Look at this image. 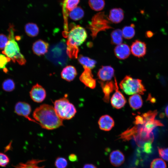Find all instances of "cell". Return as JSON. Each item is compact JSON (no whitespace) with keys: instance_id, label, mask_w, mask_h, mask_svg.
<instances>
[{"instance_id":"cell-1","label":"cell","mask_w":168,"mask_h":168,"mask_svg":"<svg viewBox=\"0 0 168 168\" xmlns=\"http://www.w3.org/2000/svg\"><path fill=\"white\" fill-rule=\"evenodd\" d=\"M34 119L41 127L53 130L63 125V120L57 114L54 106L43 104L36 108L33 113Z\"/></svg>"},{"instance_id":"cell-2","label":"cell","mask_w":168,"mask_h":168,"mask_svg":"<svg viewBox=\"0 0 168 168\" xmlns=\"http://www.w3.org/2000/svg\"><path fill=\"white\" fill-rule=\"evenodd\" d=\"M87 34L85 29L77 25L74 26L68 32L67 52L70 58H76L79 52L78 46L86 40Z\"/></svg>"},{"instance_id":"cell-3","label":"cell","mask_w":168,"mask_h":168,"mask_svg":"<svg viewBox=\"0 0 168 168\" xmlns=\"http://www.w3.org/2000/svg\"><path fill=\"white\" fill-rule=\"evenodd\" d=\"M8 31V40L2 53L10 58L13 62H17L20 65H24L26 60L24 56L21 53L19 45L15 40V29L12 25H9Z\"/></svg>"},{"instance_id":"cell-4","label":"cell","mask_w":168,"mask_h":168,"mask_svg":"<svg viewBox=\"0 0 168 168\" xmlns=\"http://www.w3.org/2000/svg\"><path fill=\"white\" fill-rule=\"evenodd\" d=\"M54 105L57 114L63 120L71 119L77 113L75 107L70 102L67 95L55 100Z\"/></svg>"},{"instance_id":"cell-5","label":"cell","mask_w":168,"mask_h":168,"mask_svg":"<svg viewBox=\"0 0 168 168\" xmlns=\"http://www.w3.org/2000/svg\"><path fill=\"white\" fill-rule=\"evenodd\" d=\"M120 88L128 95L139 94L143 95L146 91L142 81L138 79H134L127 75L119 84Z\"/></svg>"},{"instance_id":"cell-6","label":"cell","mask_w":168,"mask_h":168,"mask_svg":"<svg viewBox=\"0 0 168 168\" xmlns=\"http://www.w3.org/2000/svg\"><path fill=\"white\" fill-rule=\"evenodd\" d=\"M110 21L103 12H99L92 17L88 25V28L93 39L96 38L100 31L112 28L110 25Z\"/></svg>"},{"instance_id":"cell-7","label":"cell","mask_w":168,"mask_h":168,"mask_svg":"<svg viewBox=\"0 0 168 168\" xmlns=\"http://www.w3.org/2000/svg\"><path fill=\"white\" fill-rule=\"evenodd\" d=\"M31 111L30 105L25 102L19 101L16 103L14 107V111L17 114L24 117L29 121L38 124L34 119L30 117Z\"/></svg>"},{"instance_id":"cell-8","label":"cell","mask_w":168,"mask_h":168,"mask_svg":"<svg viewBox=\"0 0 168 168\" xmlns=\"http://www.w3.org/2000/svg\"><path fill=\"white\" fill-rule=\"evenodd\" d=\"M115 92L110 99L112 106L114 108L120 109L123 107L126 103V100L123 95L119 90L116 79L114 78Z\"/></svg>"},{"instance_id":"cell-9","label":"cell","mask_w":168,"mask_h":168,"mask_svg":"<svg viewBox=\"0 0 168 168\" xmlns=\"http://www.w3.org/2000/svg\"><path fill=\"white\" fill-rule=\"evenodd\" d=\"M31 99L34 102L40 103L45 99L46 96V90L38 83L34 85L30 91Z\"/></svg>"},{"instance_id":"cell-10","label":"cell","mask_w":168,"mask_h":168,"mask_svg":"<svg viewBox=\"0 0 168 168\" xmlns=\"http://www.w3.org/2000/svg\"><path fill=\"white\" fill-rule=\"evenodd\" d=\"M84 71L79 77L80 81L86 86L94 89L96 85V80L93 78V76L91 69L85 67Z\"/></svg>"},{"instance_id":"cell-11","label":"cell","mask_w":168,"mask_h":168,"mask_svg":"<svg viewBox=\"0 0 168 168\" xmlns=\"http://www.w3.org/2000/svg\"><path fill=\"white\" fill-rule=\"evenodd\" d=\"M131 51L134 56L138 58L143 57L146 53V44L144 42L136 40L132 44Z\"/></svg>"},{"instance_id":"cell-12","label":"cell","mask_w":168,"mask_h":168,"mask_svg":"<svg viewBox=\"0 0 168 168\" xmlns=\"http://www.w3.org/2000/svg\"><path fill=\"white\" fill-rule=\"evenodd\" d=\"M114 72V68L110 66H103L99 69L97 76L101 81H109L113 77Z\"/></svg>"},{"instance_id":"cell-13","label":"cell","mask_w":168,"mask_h":168,"mask_svg":"<svg viewBox=\"0 0 168 168\" xmlns=\"http://www.w3.org/2000/svg\"><path fill=\"white\" fill-rule=\"evenodd\" d=\"M104 94L103 100L105 102H109L110 94L115 89V82L108 81L106 82L100 81L99 82Z\"/></svg>"},{"instance_id":"cell-14","label":"cell","mask_w":168,"mask_h":168,"mask_svg":"<svg viewBox=\"0 0 168 168\" xmlns=\"http://www.w3.org/2000/svg\"><path fill=\"white\" fill-rule=\"evenodd\" d=\"M98 123L100 129L105 131H110L114 125L113 119L107 114L101 116L99 119Z\"/></svg>"},{"instance_id":"cell-15","label":"cell","mask_w":168,"mask_h":168,"mask_svg":"<svg viewBox=\"0 0 168 168\" xmlns=\"http://www.w3.org/2000/svg\"><path fill=\"white\" fill-rule=\"evenodd\" d=\"M49 44L41 40H39L33 44L32 49L34 53L38 56L43 55L48 51Z\"/></svg>"},{"instance_id":"cell-16","label":"cell","mask_w":168,"mask_h":168,"mask_svg":"<svg viewBox=\"0 0 168 168\" xmlns=\"http://www.w3.org/2000/svg\"><path fill=\"white\" fill-rule=\"evenodd\" d=\"M114 51L116 56L120 59H124L127 58L130 54L129 47L128 45L124 43L117 45Z\"/></svg>"},{"instance_id":"cell-17","label":"cell","mask_w":168,"mask_h":168,"mask_svg":"<svg viewBox=\"0 0 168 168\" xmlns=\"http://www.w3.org/2000/svg\"><path fill=\"white\" fill-rule=\"evenodd\" d=\"M77 71L74 67L68 65L64 68L61 72L62 78L68 81H73L77 76Z\"/></svg>"},{"instance_id":"cell-18","label":"cell","mask_w":168,"mask_h":168,"mask_svg":"<svg viewBox=\"0 0 168 168\" xmlns=\"http://www.w3.org/2000/svg\"><path fill=\"white\" fill-rule=\"evenodd\" d=\"M124 16L123 10L120 8H114L110 10L108 19L112 23L117 24L120 22Z\"/></svg>"},{"instance_id":"cell-19","label":"cell","mask_w":168,"mask_h":168,"mask_svg":"<svg viewBox=\"0 0 168 168\" xmlns=\"http://www.w3.org/2000/svg\"><path fill=\"white\" fill-rule=\"evenodd\" d=\"M111 163L116 166L121 165L124 162L125 157L123 153L118 150L113 151L110 155Z\"/></svg>"},{"instance_id":"cell-20","label":"cell","mask_w":168,"mask_h":168,"mask_svg":"<svg viewBox=\"0 0 168 168\" xmlns=\"http://www.w3.org/2000/svg\"><path fill=\"white\" fill-rule=\"evenodd\" d=\"M45 161L44 160L32 159L25 163H20L13 166L15 168H44V166H40L39 164Z\"/></svg>"},{"instance_id":"cell-21","label":"cell","mask_w":168,"mask_h":168,"mask_svg":"<svg viewBox=\"0 0 168 168\" xmlns=\"http://www.w3.org/2000/svg\"><path fill=\"white\" fill-rule=\"evenodd\" d=\"M128 102L131 108L134 110L140 108L143 104L141 97L138 94H133L130 96L129 98Z\"/></svg>"},{"instance_id":"cell-22","label":"cell","mask_w":168,"mask_h":168,"mask_svg":"<svg viewBox=\"0 0 168 168\" xmlns=\"http://www.w3.org/2000/svg\"><path fill=\"white\" fill-rule=\"evenodd\" d=\"M78 60L83 68L86 67L91 69L95 67L96 63V62L94 59L82 55H79Z\"/></svg>"},{"instance_id":"cell-23","label":"cell","mask_w":168,"mask_h":168,"mask_svg":"<svg viewBox=\"0 0 168 168\" xmlns=\"http://www.w3.org/2000/svg\"><path fill=\"white\" fill-rule=\"evenodd\" d=\"M25 31L27 35L30 37L36 36L39 33V28L37 25L34 23H29L25 26Z\"/></svg>"},{"instance_id":"cell-24","label":"cell","mask_w":168,"mask_h":168,"mask_svg":"<svg viewBox=\"0 0 168 168\" xmlns=\"http://www.w3.org/2000/svg\"><path fill=\"white\" fill-rule=\"evenodd\" d=\"M122 30L119 29L114 30L111 33V43L113 44L118 45L122 44L123 41Z\"/></svg>"},{"instance_id":"cell-25","label":"cell","mask_w":168,"mask_h":168,"mask_svg":"<svg viewBox=\"0 0 168 168\" xmlns=\"http://www.w3.org/2000/svg\"><path fill=\"white\" fill-rule=\"evenodd\" d=\"M137 133V128L136 125L130 128H128L126 130L121 133L120 138L124 141L128 140L136 136Z\"/></svg>"},{"instance_id":"cell-26","label":"cell","mask_w":168,"mask_h":168,"mask_svg":"<svg viewBox=\"0 0 168 168\" xmlns=\"http://www.w3.org/2000/svg\"><path fill=\"white\" fill-rule=\"evenodd\" d=\"M84 12L82 9L80 7H77L70 11L69 16L70 18L74 21H78L84 16Z\"/></svg>"},{"instance_id":"cell-27","label":"cell","mask_w":168,"mask_h":168,"mask_svg":"<svg viewBox=\"0 0 168 168\" xmlns=\"http://www.w3.org/2000/svg\"><path fill=\"white\" fill-rule=\"evenodd\" d=\"M134 27L135 25L133 24L129 26H124L122 30L123 37L127 39L133 38L135 35Z\"/></svg>"},{"instance_id":"cell-28","label":"cell","mask_w":168,"mask_h":168,"mask_svg":"<svg viewBox=\"0 0 168 168\" xmlns=\"http://www.w3.org/2000/svg\"><path fill=\"white\" fill-rule=\"evenodd\" d=\"M88 3L91 8L95 11H100L105 6L104 0H89Z\"/></svg>"},{"instance_id":"cell-29","label":"cell","mask_w":168,"mask_h":168,"mask_svg":"<svg viewBox=\"0 0 168 168\" xmlns=\"http://www.w3.org/2000/svg\"><path fill=\"white\" fill-rule=\"evenodd\" d=\"M79 1V0H64L63 7L64 15L65 11L68 10L71 11L77 7Z\"/></svg>"},{"instance_id":"cell-30","label":"cell","mask_w":168,"mask_h":168,"mask_svg":"<svg viewBox=\"0 0 168 168\" xmlns=\"http://www.w3.org/2000/svg\"><path fill=\"white\" fill-rule=\"evenodd\" d=\"M15 85L14 81L12 79L8 78L5 79L2 84L3 90L7 92H11L14 90Z\"/></svg>"},{"instance_id":"cell-31","label":"cell","mask_w":168,"mask_h":168,"mask_svg":"<svg viewBox=\"0 0 168 168\" xmlns=\"http://www.w3.org/2000/svg\"><path fill=\"white\" fill-rule=\"evenodd\" d=\"M150 168H166L165 162L161 158H156L152 161Z\"/></svg>"},{"instance_id":"cell-32","label":"cell","mask_w":168,"mask_h":168,"mask_svg":"<svg viewBox=\"0 0 168 168\" xmlns=\"http://www.w3.org/2000/svg\"><path fill=\"white\" fill-rule=\"evenodd\" d=\"M54 165L56 168H66L68 165V162L65 158L58 157L56 159Z\"/></svg>"},{"instance_id":"cell-33","label":"cell","mask_w":168,"mask_h":168,"mask_svg":"<svg viewBox=\"0 0 168 168\" xmlns=\"http://www.w3.org/2000/svg\"><path fill=\"white\" fill-rule=\"evenodd\" d=\"M11 60L4 54L0 53V69H5L6 66Z\"/></svg>"},{"instance_id":"cell-34","label":"cell","mask_w":168,"mask_h":168,"mask_svg":"<svg viewBox=\"0 0 168 168\" xmlns=\"http://www.w3.org/2000/svg\"><path fill=\"white\" fill-rule=\"evenodd\" d=\"M9 158L7 155L0 152V166L5 167L9 164Z\"/></svg>"},{"instance_id":"cell-35","label":"cell","mask_w":168,"mask_h":168,"mask_svg":"<svg viewBox=\"0 0 168 168\" xmlns=\"http://www.w3.org/2000/svg\"><path fill=\"white\" fill-rule=\"evenodd\" d=\"M158 150L160 156L164 160L168 161V147L162 148L158 147Z\"/></svg>"},{"instance_id":"cell-36","label":"cell","mask_w":168,"mask_h":168,"mask_svg":"<svg viewBox=\"0 0 168 168\" xmlns=\"http://www.w3.org/2000/svg\"><path fill=\"white\" fill-rule=\"evenodd\" d=\"M8 40V38L6 35L0 34V50L4 49Z\"/></svg>"},{"instance_id":"cell-37","label":"cell","mask_w":168,"mask_h":168,"mask_svg":"<svg viewBox=\"0 0 168 168\" xmlns=\"http://www.w3.org/2000/svg\"><path fill=\"white\" fill-rule=\"evenodd\" d=\"M151 142H147L145 143L142 147L143 148V151L147 153H150L152 152V144Z\"/></svg>"},{"instance_id":"cell-38","label":"cell","mask_w":168,"mask_h":168,"mask_svg":"<svg viewBox=\"0 0 168 168\" xmlns=\"http://www.w3.org/2000/svg\"><path fill=\"white\" fill-rule=\"evenodd\" d=\"M69 160L72 162L75 161L77 160V156L74 154H71L68 156Z\"/></svg>"},{"instance_id":"cell-39","label":"cell","mask_w":168,"mask_h":168,"mask_svg":"<svg viewBox=\"0 0 168 168\" xmlns=\"http://www.w3.org/2000/svg\"><path fill=\"white\" fill-rule=\"evenodd\" d=\"M83 168H96L94 165L90 164H85Z\"/></svg>"},{"instance_id":"cell-40","label":"cell","mask_w":168,"mask_h":168,"mask_svg":"<svg viewBox=\"0 0 168 168\" xmlns=\"http://www.w3.org/2000/svg\"><path fill=\"white\" fill-rule=\"evenodd\" d=\"M153 33L151 31H147L146 33V36L148 38H150L153 36Z\"/></svg>"},{"instance_id":"cell-41","label":"cell","mask_w":168,"mask_h":168,"mask_svg":"<svg viewBox=\"0 0 168 168\" xmlns=\"http://www.w3.org/2000/svg\"><path fill=\"white\" fill-rule=\"evenodd\" d=\"M165 113L166 116L168 118V105L165 109Z\"/></svg>"}]
</instances>
